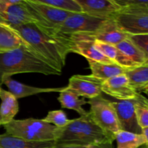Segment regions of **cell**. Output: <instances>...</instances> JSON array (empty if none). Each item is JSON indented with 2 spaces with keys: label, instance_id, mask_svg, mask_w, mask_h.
Wrapping results in <instances>:
<instances>
[{
  "label": "cell",
  "instance_id": "cell-1",
  "mask_svg": "<svg viewBox=\"0 0 148 148\" xmlns=\"http://www.w3.org/2000/svg\"><path fill=\"white\" fill-rule=\"evenodd\" d=\"M36 53L62 72L67 55L70 53L68 37L47 30L36 23L14 27Z\"/></svg>",
  "mask_w": 148,
  "mask_h": 148
},
{
  "label": "cell",
  "instance_id": "cell-2",
  "mask_svg": "<svg viewBox=\"0 0 148 148\" xmlns=\"http://www.w3.org/2000/svg\"><path fill=\"white\" fill-rule=\"evenodd\" d=\"M20 73L61 75L62 72L53 67L33 49L24 46L0 54V88L4 78Z\"/></svg>",
  "mask_w": 148,
  "mask_h": 148
},
{
  "label": "cell",
  "instance_id": "cell-3",
  "mask_svg": "<svg viewBox=\"0 0 148 148\" xmlns=\"http://www.w3.org/2000/svg\"><path fill=\"white\" fill-rule=\"evenodd\" d=\"M114 140L115 137L103 131L88 112L59 129L55 142L64 145H112Z\"/></svg>",
  "mask_w": 148,
  "mask_h": 148
},
{
  "label": "cell",
  "instance_id": "cell-4",
  "mask_svg": "<svg viewBox=\"0 0 148 148\" xmlns=\"http://www.w3.org/2000/svg\"><path fill=\"white\" fill-rule=\"evenodd\" d=\"M5 133L27 141H55L59 128L42 119L33 118L22 120L13 119L3 126Z\"/></svg>",
  "mask_w": 148,
  "mask_h": 148
},
{
  "label": "cell",
  "instance_id": "cell-5",
  "mask_svg": "<svg viewBox=\"0 0 148 148\" xmlns=\"http://www.w3.org/2000/svg\"><path fill=\"white\" fill-rule=\"evenodd\" d=\"M122 8L113 20L130 36L148 34V8L132 0H115Z\"/></svg>",
  "mask_w": 148,
  "mask_h": 148
},
{
  "label": "cell",
  "instance_id": "cell-6",
  "mask_svg": "<svg viewBox=\"0 0 148 148\" xmlns=\"http://www.w3.org/2000/svg\"><path fill=\"white\" fill-rule=\"evenodd\" d=\"M90 109L88 111L93 121L110 135L115 137L120 130L116 114L111 104V101L106 99L102 95L91 98L88 101Z\"/></svg>",
  "mask_w": 148,
  "mask_h": 148
},
{
  "label": "cell",
  "instance_id": "cell-7",
  "mask_svg": "<svg viewBox=\"0 0 148 148\" xmlns=\"http://www.w3.org/2000/svg\"><path fill=\"white\" fill-rule=\"evenodd\" d=\"M25 2L27 8L36 18L37 25L57 33L62 23L74 14L40 3L38 0H25Z\"/></svg>",
  "mask_w": 148,
  "mask_h": 148
},
{
  "label": "cell",
  "instance_id": "cell-8",
  "mask_svg": "<svg viewBox=\"0 0 148 148\" xmlns=\"http://www.w3.org/2000/svg\"><path fill=\"white\" fill-rule=\"evenodd\" d=\"M0 22L15 27L29 23L37 24L25 0H0Z\"/></svg>",
  "mask_w": 148,
  "mask_h": 148
},
{
  "label": "cell",
  "instance_id": "cell-9",
  "mask_svg": "<svg viewBox=\"0 0 148 148\" xmlns=\"http://www.w3.org/2000/svg\"><path fill=\"white\" fill-rule=\"evenodd\" d=\"M68 37V46L70 53L84 56L87 60L106 64H114L106 57L95 46V40L88 33L73 34Z\"/></svg>",
  "mask_w": 148,
  "mask_h": 148
},
{
  "label": "cell",
  "instance_id": "cell-10",
  "mask_svg": "<svg viewBox=\"0 0 148 148\" xmlns=\"http://www.w3.org/2000/svg\"><path fill=\"white\" fill-rule=\"evenodd\" d=\"M105 21L90 17L84 13H74L62 23L58 30V33L65 36L78 33H93L98 30Z\"/></svg>",
  "mask_w": 148,
  "mask_h": 148
},
{
  "label": "cell",
  "instance_id": "cell-11",
  "mask_svg": "<svg viewBox=\"0 0 148 148\" xmlns=\"http://www.w3.org/2000/svg\"><path fill=\"white\" fill-rule=\"evenodd\" d=\"M82 13L100 20H113L122 7L115 0H77Z\"/></svg>",
  "mask_w": 148,
  "mask_h": 148
},
{
  "label": "cell",
  "instance_id": "cell-12",
  "mask_svg": "<svg viewBox=\"0 0 148 148\" xmlns=\"http://www.w3.org/2000/svg\"><path fill=\"white\" fill-rule=\"evenodd\" d=\"M118 119L120 130L142 134V128L137 122L135 113V98L132 100L111 101Z\"/></svg>",
  "mask_w": 148,
  "mask_h": 148
},
{
  "label": "cell",
  "instance_id": "cell-13",
  "mask_svg": "<svg viewBox=\"0 0 148 148\" xmlns=\"http://www.w3.org/2000/svg\"><path fill=\"white\" fill-rule=\"evenodd\" d=\"M103 82V81L92 75H75L69 78L66 88L76 92L79 96L91 99L102 95Z\"/></svg>",
  "mask_w": 148,
  "mask_h": 148
},
{
  "label": "cell",
  "instance_id": "cell-14",
  "mask_svg": "<svg viewBox=\"0 0 148 148\" xmlns=\"http://www.w3.org/2000/svg\"><path fill=\"white\" fill-rule=\"evenodd\" d=\"M102 92L114 98L117 101L134 99L138 94V92L130 85L125 74L103 81Z\"/></svg>",
  "mask_w": 148,
  "mask_h": 148
},
{
  "label": "cell",
  "instance_id": "cell-15",
  "mask_svg": "<svg viewBox=\"0 0 148 148\" xmlns=\"http://www.w3.org/2000/svg\"><path fill=\"white\" fill-rule=\"evenodd\" d=\"M88 34L92 36L95 40L114 46L130 37V35L123 31L114 20H106L96 32Z\"/></svg>",
  "mask_w": 148,
  "mask_h": 148
},
{
  "label": "cell",
  "instance_id": "cell-16",
  "mask_svg": "<svg viewBox=\"0 0 148 148\" xmlns=\"http://www.w3.org/2000/svg\"><path fill=\"white\" fill-rule=\"evenodd\" d=\"M21 46L33 49L15 29L0 22V54L12 51Z\"/></svg>",
  "mask_w": 148,
  "mask_h": 148
},
{
  "label": "cell",
  "instance_id": "cell-17",
  "mask_svg": "<svg viewBox=\"0 0 148 148\" xmlns=\"http://www.w3.org/2000/svg\"><path fill=\"white\" fill-rule=\"evenodd\" d=\"M2 85H5L8 88V91L11 92L17 99L25 98L30 95L40 93H50V92H61L65 87L61 88H38L19 82L11 77H6L3 79Z\"/></svg>",
  "mask_w": 148,
  "mask_h": 148
},
{
  "label": "cell",
  "instance_id": "cell-18",
  "mask_svg": "<svg viewBox=\"0 0 148 148\" xmlns=\"http://www.w3.org/2000/svg\"><path fill=\"white\" fill-rule=\"evenodd\" d=\"M0 126H4L14 119L19 111L17 99L8 90L0 88Z\"/></svg>",
  "mask_w": 148,
  "mask_h": 148
},
{
  "label": "cell",
  "instance_id": "cell-19",
  "mask_svg": "<svg viewBox=\"0 0 148 148\" xmlns=\"http://www.w3.org/2000/svg\"><path fill=\"white\" fill-rule=\"evenodd\" d=\"M55 141H27L6 133L0 134V148H53Z\"/></svg>",
  "mask_w": 148,
  "mask_h": 148
},
{
  "label": "cell",
  "instance_id": "cell-20",
  "mask_svg": "<svg viewBox=\"0 0 148 148\" xmlns=\"http://www.w3.org/2000/svg\"><path fill=\"white\" fill-rule=\"evenodd\" d=\"M79 97L80 96L76 92L65 87L64 90L59 92L57 99L60 103L62 108L73 110L77 112L80 116H83L88 114V111H86L82 108V106L88 103V101H85L84 98H80Z\"/></svg>",
  "mask_w": 148,
  "mask_h": 148
},
{
  "label": "cell",
  "instance_id": "cell-21",
  "mask_svg": "<svg viewBox=\"0 0 148 148\" xmlns=\"http://www.w3.org/2000/svg\"><path fill=\"white\" fill-rule=\"evenodd\" d=\"M90 69L92 75L103 81L110 79L118 75H123L126 69L116 64H106L101 62L88 60Z\"/></svg>",
  "mask_w": 148,
  "mask_h": 148
},
{
  "label": "cell",
  "instance_id": "cell-22",
  "mask_svg": "<svg viewBox=\"0 0 148 148\" xmlns=\"http://www.w3.org/2000/svg\"><path fill=\"white\" fill-rule=\"evenodd\" d=\"M124 74L128 78L130 85L137 92H143L148 88V64L126 69Z\"/></svg>",
  "mask_w": 148,
  "mask_h": 148
},
{
  "label": "cell",
  "instance_id": "cell-23",
  "mask_svg": "<svg viewBox=\"0 0 148 148\" xmlns=\"http://www.w3.org/2000/svg\"><path fill=\"white\" fill-rule=\"evenodd\" d=\"M115 46L122 53L134 67L145 64L146 62L144 54L130 38L120 42Z\"/></svg>",
  "mask_w": 148,
  "mask_h": 148
},
{
  "label": "cell",
  "instance_id": "cell-24",
  "mask_svg": "<svg viewBox=\"0 0 148 148\" xmlns=\"http://www.w3.org/2000/svg\"><path fill=\"white\" fill-rule=\"evenodd\" d=\"M115 140L116 148H140L145 144V139L143 134H134L123 130L116 133Z\"/></svg>",
  "mask_w": 148,
  "mask_h": 148
},
{
  "label": "cell",
  "instance_id": "cell-25",
  "mask_svg": "<svg viewBox=\"0 0 148 148\" xmlns=\"http://www.w3.org/2000/svg\"><path fill=\"white\" fill-rule=\"evenodd\" d=\"M134 108L139 126L142 130L148 127V99L140 92L135 98Z\"/></svg>",
  "mask_w": 148,
  "mask_h": 148
},
{
  "label": "cell",
  "instance_id": "cell-26",
  "mask_svg": "<svg viewBox=\"0 0 148 148\" xmlns=\"http://www.w3.org/2000/svg\"><path fill=\"white\" fill-rule=\"evenodd\" d=\"M40 3L51 6L60 10L79 14L82 13V9L77 0H38Z\"/></svg>",
  "mask_w": 148,
  "mask_h": 148
},
{
  "label": "cell",
  "instance_id": "cell-27",
  "mask_svg": "<svg viewBox=\"0 0 148 148\" xmlns=\"http://www.w3.org/2000/svg\"><path fill=\"white\" fill-rule=\"evenodd\" d=\"M43 121L52 124L59 129L64 128L71 121L67 118L66 114L62 110H54L48 113L47 116L45 118L42 119Z\"/></svg>",
  "mask_w": 148,
  "mask_h": 148
},
{
  "label": "cell",
  "instance_id": "cell-28",
  "mask_svg": "<svg viewBox=\"0 0 148 148\" xmlns=\"http://www.w3.org/2000/svg\"><path fill=\"white\" fill-rule=\"evenodd\" d=\"M130 39L143 52L145 59V64H148V34L130 36Z\"/></svg>",
  "mask_w": 148,
  "mask_h": 148
},
{
  "label": "cell",
  "instance_id": "cell-29",
  "mask_svg": "<svg viewBox=\"0 0 148 148\" xmlns=\"http://www.w3.org/2000/svg\"><path fill=\"white\" fill-rule=\"evenodd\" d=\"M53 148H112V145H64L56 144Z\"/></svg>",
  "mask_w": 148,
  "mask_h": 148
},
{
  "label": "cell",
  "instance_id": "cell-30",
  "mask_svg": "<svg viewBox=\"0 0 148 148\" xmlns=\"http://www.w3.org/2000/svg\"><path fill=\"white\" fill-rule=\"evenodd\" d=\"M142 134L145 137V144L143 146V148H148V127L144 128L142 130Z\"/></svg>",
  "mask_w": 148,
  "mask_h": 148
},
{
  "label": "cell",
  "instance_id": "cell-31",
  "mask_svg": "<svg viewBox=\"0 0 148 148\" xmlns=\"http://www.w3.org/2000/svg\"><path fill=\"white\" fill-rule=\"evenodd\" d=\"M142 92H144V93L146 94V95H147V97H148V88H146L145 90H143Z\"/></svg>",
  "mask_w": 148,
  "mask_h": 148
}]
</instances>
